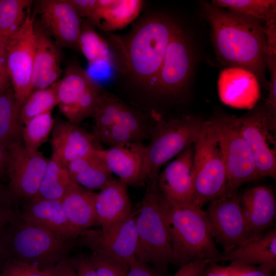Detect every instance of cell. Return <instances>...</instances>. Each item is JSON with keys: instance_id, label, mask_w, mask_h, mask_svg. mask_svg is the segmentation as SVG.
<instances>
[{"instance_id": "1", "label": "cell", "mask_w": 276, "mask_h": 276, "mask_svg": "<svg viewBox=\"0 0 276 276\" xmlns=\"http://www.w3.org/2000/svg\"><path fill=\"white\" fill-rule=\"evenodd\" d=\"M200 6L210 24L218 59L227 67L250 71L259 82L265 83L267 45L261 22L209 2H201Z\"/></svg>"}, {"instance_id": "2", "label": "cell", "mask_w": 276, "mask_h": 276, "mask_svg": "<svg viewBox=\"0 0 276 276\" xmlns=\"http://www.w3.org/2000/svg\"><path fill=\"white\" fill-rule=\"evenodd\" d=\"M160 206L172 245V264L181 267L196 260L216 262L221 252L217 249L202 208L193 203H170L161 195Z\"/></svg>"}, {"instance_id": "3", "label": "cell", "mask_w": 276, "mask_h": 276, "mask_svg": "<svg viewBox=\"0 0 276 276\" xmlns=\"http://www.w3.org/2000/svg\"><path fill=\"white\" fill-rule=\"evenodd\" d=\"M176 22L163 15L137 24L125 43L126 64L136 81L150 89L162 66Z\"/></svg>"}, {"instance_id": "4", "label": "cell", "mask_w": 276, "mask_h": 276, "mask_svg": "<svg viewBox=\"0 0 276 276\" xmlns=\"http://www.w3.org/2000/svg\"><path fill=\"white\" fill-rule=\"evenodd\" d=\"M157 176L146 179L145 192L136 211L137 243L135 257L139 261L159 271L166 270L172 264L173 250L161 209Z\"/></svg>"}, {"instance_id": "5", "label": "cell", "mask_w": 276, "mask_h": 276, "mask_svg": "<svg viewBox=\"0 0 276 276\" xmlns=\"http://www.w3.org/2000/svg\"><path fill=\"white\" fill-rule=\"evenodd\" d=\"M146 146L142 178L157 176L160 168L197 140L204 121L199 117L186 116L166 120L158 115Z\"/></svg>"}, {"instance_id": "6", "label": "cell", "mask_w": 276, "mask_h": 276, "mask_svg": "<svg viewBox=\"0 0 276 276\" xmlns=\"http://www.w3.org/2000/svg\"><path fill=\"white\" fill-rule=\"evenodd\" d=\"M8 258L37 266L54 267L67 255L72 239L58 237L25 222L18 216L7 233Z\"/></svg>"}, {"instance_id": "7", "label": "cell", "mask_w": 276, "mask_h": 276, "mask_svg": "<svg viewBox=\"0 0 276 276\" xmlns=\"http://www.w3.org/2000/svg\"><path fill=\"white\" fill-rule=\"evenodd\" d=\"M193 203L203 206L226 192V172L209 121H204L195 142L192 168Z\"/></svg>"}, {"instance_id": "8", "label": "cell", "mask_w": 276, "mask_h": 276, "mask_svg": "<svg viewBox=\"0 0 276 276\" xmlns=\"http://www.w3.org/2000/svg\"><path fill=\"white\" fill-rule=\"evenodd\" d=\"M209 122L226 169L225 193L237 192L243 185L258 179L254 160L241 133L239 118L224 116Z\"/></svg>"}, {"instance_id": "9", "label": "cell", "mask_w": 276, "mask_h": 276, "mask_svg": "<svg viewBox=\"0 0 276 276\" xmlns=\"http://www.w3.org/2000/svg\"><path fill=\"white\" fill-rule=\"evenodd\" d=\"M93 118V132L109 145L141 141L149 132V126L142 115L103 90Z\"/></svg>"}, {"instance_id": "10", "label": "cell", "mask_w": 276, "mask_h": 276, "mask_svg": "<svg viewBox=\"0 0 276 276\" xmlns=\"http://www.w3.org/2000/svg\"><path fill=\"white\" fill-rule=\"evenodd\" d=\"M102 90L86 71L79 65H71L59 80V109L67 121L78 126L93 117Z\"/></svg>"}, {"instance_id": "11", "label": "cell", "mask_w": 276, "mask_h": 276, "mask_svg": "<svg viewBox=\"0 0 276 276\" xmlns=\"http://www.w3.org/2000/svg\"><path fill=\"white\" fill-rule=\"evenodd\" d=\"M34 21L31 9L20 28L7 39L6 59L16 99L21 107L33 91Z\"/></svg>"}, {"instance_id": "12", "label": "cell", "mask_w": 276, "mask_h": 276, "mask_svg": "<svg viewBox=\"0 0 276 276\" xmlns=\"http://www.w3.org/2000/svg\"><path fill=\"white\" fill-rule=\"evenodd\" d=\"M193 60L190 40L176 23L160 70L150 90L162 95H175L179 93L189 80Z\"/></svg>"}, {"instance_id": "13", "label": "cell", "mask_w": 276, "mask_h": 276, "mask_svg": "<svg viewBox=\"0 0 276 276\" xmlns=\"http://www.w3.org/2000/svg\"><path fill=\"white\" fill-rule=\"evenodd\" d=\"M136 211L122 221L106 228L87 229L79 236L82 243L96 253L129 266L136 259Z\"/></svg>"}, {"instance_id": "14", "label": "cell", "mask_w": 276, "mask_h": 276, "mask_svg": "<svg viewBox=\"0 0 276 276\" xmlns=\"http://www.w3.org/2000/svg\"><path fill=\"white\" fill-rule=\"evenodd\" d=\"M241 133L250 151L259 177L276 178V126L264 108L257 107L239 118Z\"/></svg>"}, {"instance_id": "15", "label": "cell", "mask_w": 276, "mask_h": 276, "mask_svg": "<svg viewBox=\"0 0 276 276\" xmlns=\"http://www.w3.org/2000/svg\"><path fill=\"white\" fill-rule=\"evenodd\" d=\"M204 212L211 234L223 251L247 239L240 195L237 192L225 193L211 201Z\"/></svg>"}, {"instance_id": "16", "label": "cell", "mask_w": 276, "mask_h": 276, "mask_svg": "<svg viewBox=\"0 0 276 276\" xmlns=\"http://www.w3.org/2000/svg\"><path fill=\"white\" fill-rule=\"evenodd\" d=\"M7 149L9 191L16 199L37 197L49 159L39 150L26 149L21 142L13 143Z\"/></svg>"}, {"instance_id": "17", "label": "cell", "mask_w": 276, "mask_h": 276, "mask_svg": "<svg viewBox=\"0 0 276 276\" xmlns=\"http://www.w3.org/2000/svg\"><path fill=\"white\" fill-rule=\"evenodd\" d=\"M38 6L42 28L55 38L56 44L79 49L80 16L67 1L41 0Z\"/></svg>"}, {"instance_id": "18", "label": "cell", "mask_w": 276, "mask_h": 276, "mask_svg": "<svg viewBox=\"0 0 276 276\" xmlns=\"http://www.w3.org/2000/svg\"><path fill=\"white\" fill-rule=\"evenodd\" d=\"M195 143L189 146L160 172L157 186L162 198L172 203H193L192 168Z\"/></svg>"}, {"instance_id": "19", "label": "cell", "mask_w": 276, "mask_h": 276, "mask_svg": "<svg viewBox=\"0 0 276 276\" xmlns=\"http://www.w3.org/2000/svg\"><path fill=\"white\" fill-rule=\"evenodd\" d=\"M218 91L224 104L240 109L254 108L260 97L257 77L250 71L239 67H227L220 72Z\"/></svg>"}, {"instance_id": "20", "label": "cell", "mask_w": 276, "mask_h": 276, "mask_svg": "<svg viewBox=\"0 0 276 276\" xmlns=\"http://www.w3.org/2000/svg\"><path fill=\"white\" fill-rule=\"evenodd\" d=\"M145 148L142 141H130L106 149L100 148L97 152L122 182L128 186H137L144 183L142 171Z\"/></svg>"}, {"instance_id": "21", "label": "cell", "mask_w": 276, "mask_h": 276, "mask_svg": "<svg viewBox=\"0 0 276 276\" xmlns=\"http://www.w3.org/2000/svg\"><path fill=\"white\" fill-rule=\"evenodd\" d=\"M51 144V156L66 167L73 161L101 148L93 134L64 121L54 124Z\"/></svg>"}, {"instance_id": "22", "label": "cell", "mask_w": 276, "mask_h": 276, "mask_svg": "<svg viewBox=\"0 0 276 276\" xmlns=\"http://www.w3.org/2000/svg\"><path fill=\"white\" fill-rule=\"evenodd\" d=\"M240 201L247 239L261 236L272 224L275 217L274 192L267 187L257 186L240 195Z\"/></svg>"}, {"instance_id": "23", "label": "cell", "mask_w": 276, "mask_h": 276, "mask_svg": "<svg viewBox=\"0 0 276 276\" xmlns=\"http://www.w3.org/2000/svg\"><path fill=\"white\" fill-rule=\"evenodd\" d=\"M26 201L20 213L25 222L65 239L77 237L62 209L60 200L36 197Z\"/></svg>"}, {"instance_id": "24", "label": "cell", "mask_w": 276, "mask_h": 276, "mask_svg": "<svg viewBox=\"0 0 276 276\" xmlns=\"http://www.w3.org/2000/svg\"><path fill=\"white\" fill-rule=\"evenodd\" d=\"M228 261L259 265L270 274L276 268V230L271 229L257 237L247 239L227 251L221 252L216 262Z\"/></svg>"}, {"instance_id": "25", "label": "cell", "mask_w": 276, "mask_h": 276, "mask_svg": "<svg viewBox=\"0 0 276 276\" xmlns=\"http://www.w3.org/2000/svg\"><path fill=\"white\" fill-rule=\"evenodd\" d=\"M35 42L32 74L33 91L46 88L61 75V55L58 46L41 27L34 24Z\"/></svg>"}, {"instance_id": "26", "label": "cell", "mask_w": 276, "mask_h": 276, "mask_svg": "<svg viewBox=\"0 0 276 276\" xmlns=\"http://www.w3.org/2000/svg\"><path fill=\"white\" fill-rule=\"evenodd\" d=\"M127 187L118 178H113L96 193L95 209L98 225L106 228L128 217L132 206Z\"/></svg>"}, {"instance_id": "27", "label": "cell", "mask_w": 276, "mask_h": 276, "mask_svg": "<svg viewBox=\"0 0 276 276\" xmlns=\"http://www.w3.org/2000/svg\"><path fill=\"white\" fill-rule=\"evenodd\" d=\"M96 193L73 182L60 200L68 221L78 236L91 226L98 225L95 209Z\"/></svg>"}, {"instance_id": "28", "label": "cell", "mask_w": 276, "mask_h": 276, "mask_svg": "<svg viewBox=\"0 0 276 276\" xmlns=\"http://www.w3.org/2000/svg\"><path fill=\"white\" fill-rule=\"evenodd\" d=\"M143 4L141 0H96L88 19L103 31L120 30L138 16Z\"/></svg>"}, {"instance_id": "29", "label": "cell", "mask_w": 276, "mask_h": 276, "mask_svg": "<svg viewBox=\"0 0 276 276\" xmlns=\"http://www.w3.org/2000/svg\"><path fill=\"white\" fill-rule=\"evenodd\" d=\"M97 150L73 161L67 166L74 182L93 191L100 190L113 178L112 173L98 154Z\"/></svg>"}, {"instance_id": "30", "label": "cell", "mask_w": 276, "mask_h": 276, "mask_svg": "<svg viewBox=\"0 0 276 276\" xmlns=\"http://www.w3.org/2000/svg\"><path fill=\"white\" fill-rule=\"evenodd\" d=\"M20 109L12 87L0 95V143L6 148L22 138Z\"/></svg>"}, {"instance_id": "31", "label": "cell", "mask_w": 276, "mask_h": 276, "mask_svg": "<svg viewBox=\"0 0 276 276\" xmlns=\"http://www.w3.org/2000/svg\"><path fill=\"white\" fill-rule=\"evenodd\" d=\"M211 3L218 8L263 21L265 26L276 24L275 0H214Z\"/></svg>"}, {"instance_id": "32", "label": "cell", "mask_w": 276, "mask_h": 276, "mask_svg": "<svg viewBox=\"0 0 276 276\" xmlns=\"http://www.w3.org/2000/svg\"><path fill=\"white\" fill-rule=\"evenodd\" d=\"M73 182L67 167L51 156L48 159L37 197L61 200Z\"/></svg>"}, {"instance_id": "33", "label": "cell", "mask_w": 276, "mask_h": 276, "mask_svg": "<svg viewBox=\"0 0 276 276\" xmlns=\"http://www.w3.org/2000/svg\"><path fill=\"white\" fill-rule=\"evenodd\" d=\"M79 49L86 58L88 66L93 68L112 63V54L109 43L88 25L81 26Z\"/></svg>"}, {"instance_id": "34", "label": "cell", "mask_w": 276, "mask_h": 276, "mask_svg": "<svg viewBox=\"0 0 276 276\" xmlns=\"http://www.w3.org/2000/svg\"><path fill=\"white\" fill-rule=\"evenodd\" d=\"M33 1L1 0L0 34L7 39L24 23Z\"/></svg>"}, {"instance_id": "35", "label": "cell", "mask_w": 276, "mask_h": 276, "mask_svg": "<svg viewBox=\"0 0 276 276\" xmlns=\"http://www.w3.org/2000/svg\"><path fill=\"white\" fill-rule=\"evenodd\" d=\"M59 80L44 88L34 90L22 104L20 109V120L24 125L31 118L47 112L58 104Z\"/></svg>"}, {"instance_id": "36", "label": "cell", "mask_w": 276, "mask_h": 276, "mask_svg": "<svg viewBox=\"0 0 276 276\" xmlns=\"http://www.w3.org/2000/svg\"><path fill=\"white\" fill-rule=\"evenodd\" d=\"M54 124L51 112L35 116L24 125L22 139L28 150L37 151L47 140Z\"/></svg>"}, {"instance_id": "37", "label": "cell", "mask_w": 276, "mask_h": 276, "mask_svg": "<svg viewBox=\"0 0 276 276\" xmlns=\"http://www.w3.org/2000/svg\"><path fill=\"white\" fill-rule=\"evenodd\" d=\"M51 269L42 270L36 265L8 258L0 267V276H50Z\"/></svg>"}, {"instance_id": "38", "label": "cell", "mask_w": 276, "mask_h": 276, "mask_svg": "<svg viewBox=\"0 0 276 276\" xmlns=\"http://www.w3.org/2000/svg\"><path fill=\"white\" fill-rule=\"evenodd\" d=\"M89 259L98 276H126L129 266L96 253Z\"/></svg>"}, {"instance_id": "39", "label": "cell", "mask_w": 276, "mask_h": 276, "mask_svg": "<svg viewBox=\"0 0 276 276\" xmlns=\"http://www.w3.org/2000/svg\"><path fill=\"white\" fill-rule=\"evenodd\" d=\"M266 68L270 73L268 97L263 106L270 120L276 123V55H267Z\"/></svg>"}, {"instance_id": "40", "label": "cell", "mask_w": 276, "mask_h": 276, "mask_svg": "<svg viewBox=\"0 0 276 276\" xmlns=\"http://www.w3.org/2000/svg\"><path fill=\"white\" fill-rule=\"evenodd\" d=\"M13 195L0 188V235L7 233L8 228L19 215L14 206Z\"/></svg>"}, {"instance_id": "41", "label": "cell", "mask_w": 276, "mask_h": 276, "mask_svg": "<svg viewBox=\"0 0 276 276\" xmlns=\"http://www.w3.org/2000/svg\"><path fill=\"white\" fill-rule=\"evenodd\" d=\"M262 268L253 265L231 262L227 266V276H270Z\"/></svg>"}, {"instance_id": "42", "label": "cell", "mask_w": 276, "mask_h": 276, "mask_svg": "<svg viewBox=\"0 0 276 276\" xmlns=\"http://www.w3.org/2000/svg\"><path fill=\"white\" fill-rule=\"evenodd\" d=\"M210 260H201L189 262L181 267L173 276H200L203 273Z\"/></svg>"}, {"instance_id": "43", "label": "cell", "mask_w": 276, "mask_h": 276, "mask_svg": "<svg viewBox=\"0 0 276 276\" xmlns=\"http://www.w3.org/2000/svg\"><path fill=\"white\" fill-rule=\"evenodd\" d=\"M70 261L78 276H98L89 257H74Z\"/></svg>"}, {"instance_id": "44", "label": "cell", "mask_w": 276, "mask_h": 276, "mask_svg": "<svg viewBox=\"0 0 276 276\" xmlns=\"http://www.w3.org/2000/svg\"><path fill=\"white\" fill-rule=\"evenodd\" d=\"M126 276H160L157 270L136 258L129 265Z\"/></svg>"}, {"instance_id": "45", "label": "cell", "mask_w": 276, "mask_h": 276, "mask_svg": "<svg viewBox=\"0 0 276 276\" xmlns=\"http://www.w3.org/2000/svg\"><path fill=\"white\" fill-rule=\"evenodd\" d=\"M81 17L89 19L91 14L96 0H67Z\"/></svg>"}, {"instance_id": "46", "label": "cell", "mask_w": 276, "mask_h": 276, "mask_svg": "<svg viewBox=\"0 0 276 276\" xmlns=\"http://www.w3.org/2000/svg\"><path fill=\"white\" fill-rule=\"evenodd\" d=\"M50 276L78 275L70 261V259L67 257L62 260L52 268Z\"/></svg>"}, {"instance_id": "47", "label": "cell", "mask_w": 276, "mask_h": 276, "mask_svg": "<svg viewBox=\"0 0 276 276\" xmlns=\"http://www.w3.org/2000/svg\"><path fill=\"white\" fill-rule=\"evenodd\" d=\"M267 56L276 55V24L265 26Z\"/></svg>"}, {"instance_id": "48", "label": "cell", "mask_w": 276, "mask_h": 276, "mask_svg": "<svg viewBox=\"0 0 276 276\" xmlns=\"http://www.w3.org/2000/svg\"><path fill=\"white\" fill-rule=\"evenodd\" d=\"M11 85L5 56H0V95Z\"/></svg>"}, {"instance_id": "49", "label": "cell", "mask_w": 276, "mask_h": 276, "mask_svg": "<svg viewBox=\"0 0 276 276\" xmlns=\"http://www.w3.org/2000/svg\"><path fill=\"white\" fill-rule=\"evenodd\" d=\"M8 258L7 233L0 235V265Z\"/></svg>"}, {"instance_id": "50", "label": "cell", "mask_w": 276, "mask_h": 276, "mask_svg": "<svg viewBox=\"0 0 276 276\" xmlns=\"http://www.w3.org/2000/svg\"><path fill=\"white\" fill-rule=\"evenodd\" d=\"M8 165V153L7 148L0 143V174Z\"/></svg>"}, {"instance_id": "51", "label": "cell", "mask_w": 276, "mask_h": 276, "mask_svg": "<svg viewBox=\"0 0 276 276\" xmlns=\"http://www.w3.org/2000/svg\"><path fill=\"white\" fill-rule=\"evenodd\" d=\"M7 39L0 34V56H5Z\"/></svg>"}, {"instance_id": "52", "label": "cell", "mask_w": 276, "mask_h": 276, "mask_svg": "<svg viewBox=\"0 0 276 276\" xmlns=\"http://www.w3.org/2000/svg\"><path fill=\"white\" fill-rule=\"evenodd\" d=\"M202 274H203V273H202ZM200 276H202V274L201 275H200Z\"/></svg>"}, {"instance_id": "53", "label": "cell", "mask_w": 276, "mask_h": 276, "mask_svg": "<svg viewBox=\"0 0 276 276\" xmlns=\"http://www.w3.org/2000/svg\"><path fill=\"white\" fill-rule=\"evenodd\" d=\"M0 1H1V0H0Z\"/></svg>"}]
</instances>
